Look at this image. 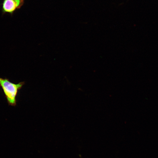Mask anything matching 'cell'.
<instances>
[{
  "mask_svg": "<svg viewBox=\"0 0 158 158\" xmlns=\"http://www.w3.org/2000/svg\"><path fill=\"white\" fill-rule=\"evenodd\" d=\"M24 84V82L15 84L10 81L8 79L0 77V87L2 89L9 106H16V98L18 93Z\"/></svg>",
  "mask_w": 158,
  "mask_h": 158,
  "instance_id": "obj_1",
  "label": "cell"
},
{
  "mask_svg": "<svg viewBox=\"0 0 158 158\" xmlns=\"http://www.w3.org/2000/svg\"><path fill=\"white\" fill-rule=\"evenodd\" d=\"M24 3V0H3L2 12L3 14L9 13L12 15L17 10L21 8Z\"/></svg>",
  "mask_w": 158,
  "mask_h": 158,
  "instance_id": "obj_2",
  "label": "cell"
}]
</instances>
